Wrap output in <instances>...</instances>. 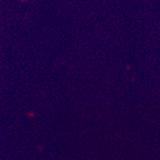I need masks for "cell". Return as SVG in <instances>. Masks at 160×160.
Segmentation results:
<instances>
[{"label": "cell", "instance_id": "cell-1", "mask_svg": "<svg viewBox=\"0 0 160 160\" xmlns=\"http://www.w3.org/2000/svg\"><path fill=\"white\" fill-rule=\"evenodd\" d=\"M22 1H23V2H27V1H28V0H22Z\"/></svg>", "mask_w": 160, "mask_h": 160}]
</instances>
